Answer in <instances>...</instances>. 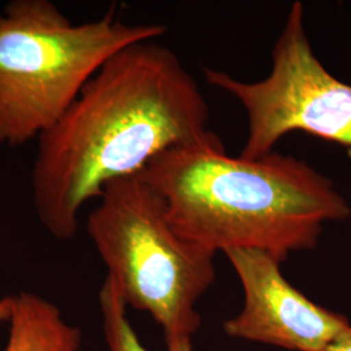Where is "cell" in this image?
<instances>
[{
  "mask_svg": "<svg viewBox=\"0 0 351 351\" xmlns=\"http://www.w3.org/2000/svg\"><path fill=\"white\" fill-rule=\"evenodd\" d=\"M194 77L167 46L145 40L116 52L62 119L38 141L33 204L58 239L75 237L78 213L119 178L164 151L217 141Z\"/></svg>",
  "mask_w": 351,
  "mask_h": 351,
  "instance_id": "obj_1",
  "label": "cell"
},
{
  "mask_svg": "<svg viewBox=\"0 0 351 351\" xmlns=\"http://www.w3.org/2000/svg\"><path fill=\"white\" fill-rule=\"evenodd\" d=\"M137 175L163 197L176 233L213 254L249 249L282 263L314 249L324 223L351 213L333 182L304 160L275 151L228 156L221 139L164 151Z\"/></svg>",
  "mask_w": 351,
  "mask_h": 351,
  "instance_id": "obj_2",
  "label": "cell"
},
{
  "mask_svg": "<svg viewBox=\"0 0 351 351\" xmlns=\"http://www.w3.org/2000/svg\"><path fill=\"white\" fill-rule=\"evenodd\" d=\"M168 32L130 25L113 10L73 24L50 0H12L0 12V145L19 147L55 125L116 52Z\"/></svg>",
  "mask_w": 351,
  "mask_h": 351,
  "instance_id": "obj_3",
  "label": "cell"
},
{
  "mask_svg": "<svg viewBox=\"0 0 351 351\" xmlns=\"http://www.w3.org/2000/svg\"><path fill=\"white\" fill-rule=\"evenodd\" d=\"M88 236L126 306L162 326L167 348L191 342L201 326L195 303L215 281L216 254L181 239L163 197L139 175L103 189Z\"/></svg>",
  "mask_w": 351,
  "mask_h": 351,
  "instance_id": "obj_4",
  "label": "cell"
},
{
  "mask_svg": "<svg viewBox=\"0 0 351 351\" xmlns=\"http://www.w3.org/2000/svg\"><path fill=\"white\" fill-rule=\"evenodd\" d=\"M206 81L242 104L247 138L241 155L259 159L293 132L351 147V85L330 75L316 58L304 25V8L295 1L272 50L271 73L243 82L204 68Z\"/></svg>",
  "mask_w": 351,
  "mask_h": 351,
  "instance_id": "obj_5",
  "label": "cell"
},
{
  "mask_svg": "<svg viewBox=\"0 0 351 351\" xmlns=\"http://www.w3.org/2000/svg\"><path fill=\"white\" fill-rule=\"evenodd\" d=\"M245 291V306L224 324L226 335L293 351H323L349 326L346 317L310 301L289 284L281 262L263 251L224 252Z\"/></svg>",
  "mask_w": 351,
  "mask_h": 351,
  "instance_id": "obj_6",
  "label": "cell"
},
{
  "mask_svg": "<svg viewBox=\"0 0 351 351\" xmlns=\"http://www.w3.org/2000/svg\"><path fill=\"white\" fill-rule=\"evenodd\" d=\"M81 330L68 326L55 304L30 293L14 297L10 339L3 351H81Z\"/></svg>",
  "mask_w": 351,
  "mask_h": 351,
  "instance_id": "obj_7",
  "label": "cell"
},
{
  "mask_svg": "<svg viewBox=\"0 0 351 351\" xmlns=\"http://www.w3.org/2000/svg\"><path fill=\"white\" fill-rule=\"evenodd\" d=\"M103 330L110 351H149L145 349L134 329L126 317V304L120 297L112 282L106 278L101 294ZM165 351H193L191 342L176 348H167Z\"/></svg>",
  "mask_w": 351,
  "mask_h": 351,
  "instance_id": "obj_8",
  "label": "cell"
},
{
  "mask_svg": "<svg viewBox=\"0 0 351 351\" xmlns=\"http://www.w3.org/2000/svg\"><path fill=\"white\" fill-rule=\"evenodd\" d=\"M323 351H351V326L345 328Z\"/></svg>",
  "mask_w": 351,
  "mask_h": 351,
  "instance_id": "obj_9",
  "label": "cell"
},
{
  "mask_svg": "<svg viewBox=\"0 0 351 351\" xmlns=\"http://www.w3.org/2000/svg\"><path fill=\"white\" fill-rule=\"evenodd\" d=\"M14 310V297H5L0 300V323L11 322Z\"/></svg>",
  "mask_w": 351,
  "mask_h": 351,
  "instance_id": "obj_10",
  "label": "cell"
}]
</instances>
